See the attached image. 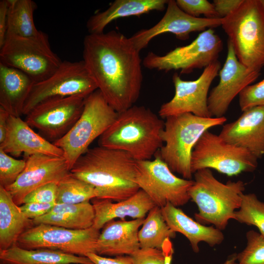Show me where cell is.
Returning a JSON list of instances; mask_svg holds the SVG:
<instances>
[{"instance_id": "36", "label": "cell", "mask_w": 264, "mask_h": 264, "mask_svg": "<svg viewBox=\"0 0 264 264\" xmlns=\"http://www.w3.org/2000/svg\"><path fill=\"white\" fill-rule=\"evenodd\" d=\"M178 7L195 17L203 15L207 18H220L213 3L206 0H176Z\"/></svg>"}, {"instance_id": "19", "label": "cell", "mask_w": 264, "mask_h": 264, "mask_svg": "<svg viewBox=\"0 0 264 264\" xmlns=\"http://www.w3.org/2000/svg\"><path fill=\"white\" fill-rule=\"evenodd\" d=\"M219 135L226 142L261 158L264 155V106L243 111L237 119L224 125Z\"/></svg>"}, {"instance_id": "14", "label": "cell", "mask_w": 264, "mask_h": 264, "mask_svg": "<svg viewBox=\"0 0 264 264\" xmlns=\"http://www.w3.org/2000/svg\"><path fill=\"white\" fill-rule=\"evenodd\" d=\"M221 67L219 60L204 68L199 77L191 81L182 80L175 73L172 78L175 94L168 102L163 104L159 110L162 118L185 113L202 117H212L208 106V93L214 79Z\"/></svg>"}, {"instance_id": "47", "label": "cell", "mask_w": 264, "mask_h": 264, "mask_svg": "<svg viewBox=\"0 0 264 264\" xmlns=\"http://www.w3.org/2000/svg\"><path fill=\"white\" fill-rule=\"evenodd\" d=\"M0 264H8L0 262Z\"/></svg>"}, {"instance_id": "29", "label": "cell", "mask_w": 264, "mask_h": 264, "mask_svg": "<svg viewBox=\"0 0 264 264\" xmlns=\"http://www.w3.org/2000/svg\"><path fill=\"white\" fill-rule=\"evenodd\" d=\"M8 2L6 36L40 38L46 35L42 31L38 30L35 26L33 15L37 6L34 1L8 0Z\"/></svg>"}, {"instance_id": "21", "label": "cell", "mask_w": 264, "mask_h": 264, "mask_svg": "<svg viewBox=\"0 0 264 264\" xmlns=\"http://www.w3.org/2000/svg\"><path fill=\"white\" fill-rule=\"evenodd\" d=\"M145 218L114 220L102 228L96 242V254L104 256H130L140 248L138 233Z\"/></svg>"}, {"instance_id": "25", "label": "cell", "mask_w": 264, "mask_h": 264, "mask_svg": "<svg viewBox=\"0 0 264 264\" xmlns=\"http://www.w3.org/2000/svg\"><path fill=\"white\" fill-rule=\"evenodd\" d=\"M169 0H115L104 11L90 17L87 22L89 34L104 32L114 20L130 16H140L153 11H163Z\"/></svg>"}, {"instance_id": "35", "label": "cell", "mask_w": 264, "mask_h": 264, "mask_svg": "<svg viewBox=\"0 0 264 264\" xmlns=\"http://www.w3.org/2000/svg\"><path fill=\"white\" fill-rule=\"evenodd\" d=\"M239 106L242 111L257 106H264V79L245 87L239 94Z\"/></svg>"}, {"instance_id": "27", "label": "cell", "mask_w": 264, "mask_h": 264, "mask_svg": "<svg viewBox=\"0 0 264 264\" xmlns=\"http://www.w3.org/2000/svg\"><path fill=\"white\" fill-rule=\"evenodd\" d=\"M95 211L89 201L78 204L56 203L48 213L33 220L35 225L41 223L74 230L93 226Z\"/></svg>"}, {"instance_id": "13", "label": "cell", "mask_w": 264, "mask_h": 264, "mask_svg": "<svg viewBox=\"0 0 264 264\" xmlns=\"http://www.w3.org/2000/svg\"><path fill=\"white\" fill-rule=\"evenodd\" d=\"M100 233V230L93 226L74 230L41 223L24 232L16 245L25 249L46 248L86 257L88 253H96Z\"/></svg>"}, {"instance_id": "26", "label": "cell", "mask_w": 264, "mask_h": 264, "mask_svg": "<svg viewBox=\"0 0 264 264\" xmlns=\"http://www.w3.org/2000/svg\"><path fill=\"white\" fill-rule=\"evenodd\" d=\"M35 225L13 200L9 192L0 186V251L16 245L20 236Z\"/></svg>"}, {"instance_id": "8", "label": "cell", "mask_w": 264, "mask_h": 264, "mask_svg": "<svg viewBox=\"0 0 264 264\" xmlns=\"http://www.w3.org/2000/svg\"><path fill=\"white\" fill-rule=\"evenodd\" d=\"M258 159L248 150L228 143L207 130L193 149L191 166L193 174L200 169H213L231 176L254 171Z\"/></svg>"}, {"instance_id": "11", "label": "cell", "mask_w": 264, "mask_h": 264, "mask_svg": "<svg viewBox=\"0 0 264 264\" xmlns=\"http://www.w3.org/2000/svg\"><path fill=\"white\" fill-rule=\"evenodd\" d=\"M97 89L83 60L62 61L50 77L34 84L25 103L22 114L27 115L45 100L72 96L86 98Z\"/></svg>"}, {"instance_id": "40", "label": "cell", "mask_w": 264, "mask_h": 264, "mask_svg": "<svg viewBox=\"0 0 264 264\" xmlns=\"http://www.w3.org/2000/svg\"><path fill=\"white\" fill-rule=\"evenodd\" d=\"M243 0H214L213 4L220 18L226 17L238 8Z\"/></svg>"}, {"instance_id": "32", "label": "cell", "mask_w": 264, "mask_h": 264, "mask_svg": "<svg viewBox=\"0 0 264 264\" xmlns=\"http://www.w3.org/2000/svg\"><path fill=\"white\" fill-rule=\"evenodd\" d=\"M240 208L235 211L234 220L256 226L264 237V202L253 193L243 194Z\"/></svg>"}, {"instance_id": "18", "label": "cell", "mask_w": 264, "mask_h": 264, "mask_svg": "<svg viewBox=\"0 0 264 264\" xmlns=\"http://www.w3.org/2000/svg\"><path fill=\"white\" fill-rule=\"evenodd\" d=\"M25 168L16 181L5 188L18 206L25 196L35 189L50 183H58L70 174L64 156L35 154L26 157Z\"/></svg>"}, {"instance_id": "1", "label": "cell", "mask_w": 264, "mask_h": 264, "mask_svg": "<svg viewBox=\"0 0 264 264\" xmlns=\"http://www.w3.org/2000/svg\"><path fill=\"white\" fill-rule=\"evenodd\" d=\"M130 38L116 30L86 35L83 61L108 104L117 112L134 105L143 82L142 60Z\"/></svg>"}, {"instance_id": "12", "label": "cell", "mask_w": 264, "mask_h": 264, "mask_svg": "<svg viewBox=\"0 0 264 264\" xmlns=\"http://www.w3.org/2000/svg\"><path fill=\"white\" fill-rule=\"evenodd\" d=\"M154 156L136 161V184L161 208L168 203L177 207L186 204L194 180L177 177L157 154Z\"/></svg>"}, {"instance_id": "23", "label": "cell", "mask_w": 264, "mask_h": 264, "mask_svg": "<svg viewBox=\"0 0 264 264\" xmlns=\"http://www.w3.org/2000/svg\"><path fill=\"white\" fill-rule=\"evenodd\" d=\"M163 217L170 228L183 235L189 241L194 252L199 251L198 244L204 242L213 247L220 244L224 235L220 229L207 226L194 220L181 209L168 203L161 208Z\"/></svg>"}, {"instance_id": "4", "label": "cell", "mask_w": 264, "mask_h": 264, "mask_svg": "<svg viewBox=\"0 0 264 264\" xmlns=\"http://www.w3.org/2000/svg\"><path fill=\"white\" fill-rule=\"evenodd\" d=\"M194 178L189 194L198 208V212L195 214L196 221L224 230L241 206L244 183L242 180L222 183L209 169L197 171Z\"/></svg>"}, {"instance_id": "37", "label": "cell", "mask_w": 264, "mask_h": 264, "mask_svg": "<svg viewBox=\"0 0 264 264\" xmlns=\"http://www.w3.org/2000/svg\"><path fill=\"white\" fill-rule=\"evenodd\" d=\"M57 183H50L40 186L28 194L23 204L30 202L56 204Z\"/></svg>"}, {"instance_id": "16", "label": "cell", "mask_w": 264, "mask_h": 264, "mask_svg": "<svg viewBox=\"0 0 264 264\" xmlns=\"http://www.w3.org/2000/svg\"><path fill=\"white\" fill-rule=\"evenodd\" d=\"M260 71L252 70L237 59L231 42L227 41L225 62L219 75V84L211 91L208 106L212 117L224 116L234 98L260 75Z\"/></svg>"}, {"instance_id": "6", "label": "cell", "mask_w": 264, "mask_h": 264, "mask_svg": "<svg viewBox=\"0 0 264 264\" xmlns=\"http://www.w3.org/2000/svg\"><path fill=\"white\" fill-rule=\"evenodd\" d=\"M243 65L261 71L264 66V7L260 0H243L221 25Z\"/></svg>"}, {"instance_id": "30", "label": "cell", "mask_w": 264, "mask_h": 264, "mask_svg": "<svg viewBox=\"0 0 264 264\" xmlns=\"http://www.w3.org/2000/svg\"><path fill=\"white\" fill-rule=\"evenodd\" d=\"M176 232L166 222L161 208L155 206L147 214L138 233L140 248H153L162 250L167 239L174 238Z\"/></svg>"}, {"instance_id": "42", "label": "cell", "mask_w": 264, "mask_h": 264, "mask_svg": "<svg viewBox=\"0 0 264 264\" xmlns=\"http://www.w3.org/2000/svg\"><path fill=\"white\" fill-rule=\"evenodd\" d=\"M8 10V0H1L0 1V48L3 45L6 36Z\"/></svg>"}, {"instance_id": "44", "label": "cell", "mask_w": 264, "mask_h": 264, "mask_svg": "<svg viewBox=\"0 0 264 264\" xmlns=\"http://www.w3.org/2000/svg\"><path fill=\"white\" fill-rule=\"evenodd\" d=\"M162 250L165 254V264H171L174 249L170 239L165 241Z\"/></svg>"}, {"instance_id": "3", "label": "cell", "mask_w": 264, "mask_h": 264, "mask_svg": "<svg viewBox=\"0 0 264 264\" xmlns=\"http://www.w3.org/2000/svg\"><path fill=\"white\" fill-rule=\"evenodd\" d=\"M164 121L150 109L133 105L118 112L98 138V146L129 153L136 161L151 160L163 144Z\"/></svg>"}, {"instance_id": "20", "label": "cell", "mask_w": 264, "mask_h": 264, "mask_svg": "<svg viewBox=\"0 0 264 264\" xmlns=\"http://www.w3.org/2000/svg\"><path fill=\"white\" fill-rule=\"evenodd\" d=\"M0 149L7 154L26 157L35 154L64 156L63 151L44 136L35 132L25 120L10 114L7 132Z\"/></svg>"}, {"instance_id": "17", "label": "cell", "mask_w": 264, "mask_h": 264, "mask_svg": "<svg viewBox=\"0 0 264 264\" xmlns=\"http://www.w3.org/2000/svg\"><path fill=\"white\" fill-rule=\"evenodd\" d=\"M222 21V18L193 17L181 9L176 0H169L165 14L157 23L151 28L138 31L130 39L140 51L153 39L161 34L171 33L177 39L185 40L192 32L221 26Z\"/></svg>"}, {"instance_id": "39", "label": "cell", "mask_w": 264, "mask_h": 264, "mask_svg": "<svg viewBox=\"0 0 264 264\" xmlns=\"http://www.w3.org/2000/svg\"><path fill=\"white\" fill-rule=\"evenodd\" d=\"M55 204L30 202L21 205L20 208L26 217L33 220L49 213Z\"/></svg>"}, {"instance_id": "9", "label": "cell", "mask_w": 264, "mask_h": 264, "mask_svg": "<svg viewBox=\"0 0 264 264\" xmlns=\"http://www.w3.org/2000/svg\"><path fill=\"white\" fill-rule=\"evenodd\" d=\"M62 62L51 50L47 35L40 38L7 35L0 48V63L21 70L35 84L50 77Z\"/></svg>"}, {"instance_id": "45", "label": "cell", "mask_w": 264, "mask_h": 264, "mask_svg": "<svg viewBox=\"0 0 264 264\" xmlns=\"http://www.w3.org/2000/svg\"><path fill=\"white\" fill-rule=\"evenodd\" d=\"M260 0V2H261L262 4L263 5V6L264 7V0Z\"/></svg>"}, {"instance_id": "31", "label": "cell", "mask_w": 264, "mask_h": 264, "mask_svg": "<svg viewBox=\"0 0 264 264\" xmlns=\"http://www.w3.org/2000/svg\"><path fill=\"white\" fill-rule=\"evenodd\" d=\"M95 188L71 173L57 184L56 203L78 204L96 198Z\"/></svg>"}, {"instance_id": "43", "label": "cell", "mask_w": 264, "mask_h": 264, "mask_svg": "<svg viewBox=\"0 0 264 264\" xmlns=\"http://www.w3.org/2000/svg\"><path fill=\"white\" fill-rule=\"evenodd\" d=\"M10 114L0 107V143L4 140L7 130Z\"/></svg>"}, {"instance_id": "33", "label": "cell", "mask_w": 264, "mask_h": 264, "mask_svg": "<svg viewBox=\"0 0 264 264\" xmlns=\"http://www.w3.org/2000/svg\"><path fill=\"white\" fill-rule=\"evenodd\" d=\"M246 246L237 255L240 264H264V237L250 230L246 233Z\"/></svg>"}, {"instance_id": "2", "label": "cell", "mask_w": 264, "mask_h": 264, "mask_svg": "<svg viewBox=\"0 0 264 264\" xmlns=\"http://www.w3.org/2000/svg\"><path fill=\"white\" fill-rule=\"evenodd\" d=\"M136 165L129 153L98 146L80 156L70 172L92 185L96 198L119 202L140 189L134 181Z\"/></svg>"}, {"instance_id": "48", "label": "cell", "mask_w": 264, "mask_h": 264, "mask_svg": "<svg viewBox=\"0 0 264 264\" xmlns=\"http://www.w3.org/2000/svg\"><path fill=\"white\" fill-rule=\"evenodd\" d=\"M233 264H240L239 263H236L235 262L233 263Z\"/></svg>"}, {"instance_id": "22", "label": "cell", "mask_w": 264, "mask_h": 264, "mask_svg": "<svg viewBox=\"0 0 264 264\" xmlns=\"http://www.w3.org/2000/svg\"><path fill=\"white\" fill-rule=\"evenodd\" d=\"M92 204L95 211L93 226L101 230L108 222L115 219H125L126 217L133 219L145 218L148 212L155 205L149 196L139 189L128 198L113 202L106 199L94 198Z\"/></svg>"}, {"instance_id": "34", "label": "cell", "mask_w": 264, "mask_h": 264, "mask_svg": "<svg viewBox=\"0 0 264 264\" xmlns=\"http://www.w3.org/2000/svg\"><path fill=\"white\" fill-rule=\"evenodd\" d=\"M25 165V160L15 159L0 149V186L6 188L12 185Z\"/></svg>"}, {"instance_id": "46", "label": "cell", "mask_w": 264, "mask_h": 264, "mask_svg": "<svg viewBox=\"0 0 264 264\" xmlns=\"http://www.w3.org/2000/svg\"><path fill=\"white\" fill-rule=\"evenodd\" d=\"M224 264H230L228 262H226Z\"/></svg>"}, {"instance_id": "5", "label": "cell", "mask_w": 264, "mask_h": 264, "mask_svg": "<svg viewBox=\"0 0 264 264\" xmlns=\"http://www.w3.org/2000/svg\"><path fill=\"white\" fill-rule=\"evenodd\" d=\"M165 119L163 144L156 154L173 173L191 179V155L196 144L205 131L223 125L227 119L224 116L206 118L185 113Z\"/></svg>"}, {"instance_id": "7", "label": "cell", "mask_w": 264, "mask_h": 264, "mask_svg": "<svg viewBox=\"0 0 264 264\" xmlns=\"http://www.w3.org/2000/svg\"><path fill=\"white\" fill-rule=\"evenodd\" d=\"M118 113L98 89L86 98L78 121L65 136L53 143L63 151L70 170L91 143L110 126Z\"/></svg>"}, {"instance_id": "10", "label": "cell", "mask_w": 264, "mask_h": 264, "mask_svg": "<svg viewBox=\"0 0 264 264\" xmlns=\"http://www.w3.org/2000/svg\"><path fill=\"white\" fill-rule=\"evenodd\" d=\"M223 45L221 39L213 28H208L190 44L176 47L165 55L149 52L142 65L149 69L165 72L180 70L181 74H188L218 61Z\"/></svg>"}, {"instance_id": "28", "label": "cell", "mask_w": 264, "mask_h": 264, "mask_svg": "<svg viewBox=\"0 0 264 264\" xmlns=\"http://www.w3.org/2000/svg\"><path fill=\"white\" fill-rule=\"evenodd\" d=\"M0 260L8 264H94L86 256L46 248L25 249L17 245L0 250Z\"/></svg>"}, {"instance_id": "41", "label": "cell", "mask_w": 264, "mask_h": 264, "mask_svg": "<svg viewBox=\"0 0 264 264\" xmlns=\"http://www.w3.org/2000/svg\"><path fill=\"white\" fill-rule=\"evenodd\" d=\"M86 257L89 258L94 264H132L130 256H117L108 258L96 253H90Z\"/></svg>"}, {"instance_id": "15", "label": "cell", "mask_w": 264, "mask_h": 264, "mask_svg": "<svg viewBox=\"0 0 264 264\" xmlns=\"http://www.w3.org/2000/svg\"><path fill=\"white\" fill-rule=\"evenodd\" d=\"M86 98L72 96L45 100L26 115L25 121L45 139L54 142L65 136L78 121Z\"/></svg>"}, {"instance_id": "38", "label": "cell", "mask_w": 264, "mask_h": 264, "mask_svg": "<svg viewBox=\"0 0 264 264\" xmlns=\"http://www.w3.org/2000/svg\"><path fill=\"white\" fill-rule=\"evenodd\" d=\"M132 264H165V254L162 250L140 248L130 255Z\"/></svg>"}, {"instance_id": "24", "label": "cell", "mask_w": 264, "mask_h": 264, "mask_svg": "<svg viewBox=\"0 0 264 264\" xmlns=\"http://www.w3.org/2000/svg\"><path fill=\"white\" fill-rule=\"evenodd\" d=\"M34 84L26 73L0 63V107L20 117Z\"/></svg>"}]
</instances>
